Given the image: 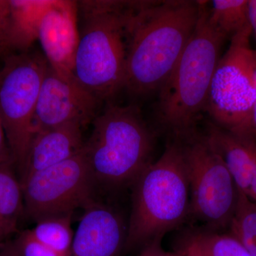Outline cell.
I'll use <instances>...</instances> for the list:
<instances>
[{
	"label": "cell",
	"instance_id": "5bb4252c",
	"mask_svg": "<svg viewBox=\"0 0 256 256\" xmlns=\"http://www.w3.org/2000/svg\"><path fill=\"white\" fill-rule=\"evenodd\" d=\"M205 136L226 165L238 190L248 196L256 148V131L229 132L210 122Z\"/></svg>",
	"mask_w": 256,
	"mask_h": 256
},
{
	"label": "cell",
	"instance_id": "52a82bcc",
	"mask_svg": "<svg viewBox=\"0 0 256 256\" xmlns=\"http://www.w3.org/2000/svg\"><path fill=\"white\" fill-rule=\"evenodd\" d=\"M47 67L43 54L28 52L6 57L0 69V118L18 178L33 137L34 116Z\"/></svg>",
	"mask_w": 256,
	"mask_h": 256
},
{
	"label": "cell",
	"instance_id": "ba28073f",
	"mask_svg": "<svg viewBox=\"0 0 256 256\" xmlns=\"http://www.w3.org/2000/svg\"><path fill=\"white\" fill-rule=\"evenodd\" d=\"M182 140L190 186V213L210 230L229 226L238 200V188L220 154L205 134Z\"/></svg>",
	"mask_w": 256,
	"mask_h": 256
},
{
	"label": "cell",
	"instance_id": "d4e9b609",
	"mask_svg": "<svg viewBox=\"0 0 256 256\" xmlns=\"http://www.w3.org/2000/svg\"><path fill=\"white\" fill-rule=\"evenodd\" d=\"M248 196L256 203V148L252 165V178H250V188Z\"/></svg>",
	"mask_w": 256,
	"mask_h": 256
},
{
	"label": "cell",
	"instance_id": "9a60e30c",
	"mask_svg": "<svg viewBox=\"0 0 256 256\" xmlns=\"http://www.w3.org/2000/svg\"><path fill=\"white\" fill-rule=\"evenodd\" d=\"M13 162L0 164V247L18 232L24 214L22 188Z\"/></svg>",
	"mask_w": 256,
	"mask_h": 256
},
{
	"label": "cell",
	"instance_id": "6da1fadb",
	"mask_svg": "<svg viewBox=\"0 0 256 256\" xmlns=\"http://www.w3.org/2000/svg\"><path fill=\"white\" fill-rule=\"evenodd\" d=\"M200 1H142L132 20L124 89L136 96L158 92L193 34Z\"/></svg>",
	"mask_w": 256,
	"mask_h": 256
},
{
	"label": "cell",
	"instance_id": "7c38bea8",
	"mask_svg": "<svg viewBox=\"0 0 256 256\" xmlns=\"http://www.w3.org/2000/svg\"><path fill=\"white\" fill-rule=\"evenodd\" d=\"M84 208L68 256H119L126 247L128 228L121 216L94 202Z\"/></svg>",
	"mask_w": 256,
	"mask_h": 256
},
{
	"label": "cell",
	"instance_id": "cb8c5ba5",
	"mask_svg": "<svg viewBox=\"0 0 256 256\" xmlns=\"http://www.w3.org/2000/svg\"><path fill=\"white\" fill-rule=\"evenodd\" d=\"M248 21L256 41V0H248Z\"/></svg>",
	"mask_w": 256,
	"mask_h": 256
},
{
	"label": "cell",
	"instance_id": "7a4b0ae2",
	"mask_svg": "<svg viewBox=\"0 0 256 256\" xmlns=\"http://www.w3.org/2000/svg\"><path fill=\"white\" fill-rule=\"evenodd\" d=\"M141 2H78L82 28L74 76L101 102L124 89L132 20Z\"/></svg>",
	"mask_w": 256,
	"mask_h": 256
},
{
	"label": "cell",
	"instance_id": "7402d4cb",
	"mask_svg": "<svg viewBox=\"0 0 256 256\" xmlns=\"http://www.w3.org/2000/svg\"><path fill=\"white\" fill-rule=\"evenodd\" d=\"M162 238H158L151 240L142 247L138 256H183L178 250L169 252L162 247Z\"/></svg>",
	"mask_w": 256,
	"mask_h": 256
},
{
	"label": "cell",
	"instance_id": "5b68a950",
	"mask_svg": "<svg viewBox=\"0 0 256 256\" xmlns=\"http://www.w3.org/2000/svg\"><path fill=\"white\" fill-rule=\"evenodd\" d=\"M92 124L82 151L95 182L112 188L133 184L152 162L154 146L139 108L108 104Z\"/></svg>",
	"mask_w": 256,
	"mask_h": 256
},
{
	"label": "cell",
	"instance_id": "2e32d148",
	"mask_svg": "<svg viewBox=\"0 0 256 256\" xmlns=\"http://www.w3.org/2000/svg\"><path fill=\"white\" fill-rule=\"evenodd\" d=\"M176 250L183 256H252L230 234L206 228L188 232Z\"/></svg>",
	"mask_w": 256,
	"mask_h": 256
},
{
	"label": "cell",
	"instance_id": "277c9868",
	"mask_svg": "<svg viewBox=\"0 0 256 256\" xmlns=\"http://www.w3.org/2000/svg\"><path fill=\"white\" fill-rule=\"evenodd\" d=\"M126 247L144 246L176 228L190 214V186L182 140L174 138L133 184Z\"/></svg>",
	"mask_w": 256,
	"mask_h": 256
},
{
	"label": "cell",
	"instance_id": "8992f818",
	"mask_svg": "<svg viewBox=\"0 0 256 256\" xmlns=\"http://www.w3.org/2000/svg\"><path fill=\"white\" fill-rule=\"evenodd\" d=\"M252 34L248 26L230 40L228 50L217 64L207 96L204 114L212 124L229 132L256 130Z\"/></svg>",
	"mask_w": 256,
	"mask_h": 256
},
{
	"label": "cell",
	"instance_id": "d6986e66",
	"mask_svg": "<svg viewBox=\"0 0 256 256\" xmlns=\"http://www.w3.org/2000/svg\"><path fill=\"white\" fill-rule=\"evenodd\" d=\"M228 228L252 256H256V203L238 190V200Z\"/></svg>",
	"mask_w": 256,
	"mask_h": 256
},
{
	"label": "cell",
	"instance_id": "3957f363",
	"mask_svg": "<svg viewBox=\"0 0 256 256\" xmlns=\"http://www.w3.org/2000/svg\"><path fill=\"white\" fill-rule=\"evenodd\" d=\"M226 38L210 24L208 1H200L196 28L172 72L158 90L156 118L176 139L197 132Z\"/></svg>",
	"mask_w": 256,
	"mask_h": 256
},
{
	"label": "cell",
	"instance_id": "e0dca14e",
	"mask_svg": "<svg viewBox=\"0 0 256 256\" xmlns=\"http://www.w3.org/2000/svg\"><path fill=\"white\" fill-rule=\"evenodd\" d=\"M248 0L208 1V20L210 24L226 38H230L250 26Z\"/></svg>",
	"mask_w": 256,
	"mask_h": 256
},
{
	"label": "cell",
	"instance_id": "484cf974",
	"mask_svg": "<svg viewBox=\"0 0 256 256\" xmlns=\"http://www.w3.org/2000/svg\"><path fill=\"white\" fill-rule=\"evenodd\" d=\"M254 85H255L256 89V50H254ZM254 127L256 130V96L255 105H254Z\"/></svg>",
	"mask_w": 256,
	"mask_h": 256
},
{
	"label": "cell",
	"instance_id": "ffe728a7",
	"mask_svg": "<svg viewBox=\"0 0 256 256\" xmlns=\"http://www.w3.org/2000/svg\"><path fill=\"white\" fill-rule=\"evenodd\" d=\"M0 256H62L41 242H37L28 233L22 232L18 238L8 244Z\"/></svg>",
	"mask_w": 256,
	"mask_h": 256
},
{
	"label": "cell",
	"instance_id": "603a6c76",
	"mask_svg": "<svg viewBox=\"0 0 256 256\" xmlns=\"http://www.w3.org/2000/svg\"><path fill=\"white\" fill-rule=\"evenodd\" d=\"M9 162H14L9 146H8V140H6L2 121L0 118V164Z\"/></svg>",
	"mask_w": 256,
	"mask_h": 256
},
{
	"label": "cell",
	"instance_id": "44dd1931",
	"mask_svg": "<svg viewBox=\"0 0 256 256\" xmlns=\"http://www.w3.org/2000/svg\"><path fill=\"white\" fill-rule=\"evenodd\" d=\"M13 18L10 0H0V57L4 60L12 55Z\"/></svg>",
	"mask_w": 256,
	"mask_h": 256
},
{
	"label": "cell",
	"instance_id": "8fae6325",
	"mask_svg": "<svg viewBox=\"0 0 256 256\" xmlns=\"http://www.w3.org/2000/svg\"><path fill=\"white\" fill-rule=\"evenodd\" d=\"M78 2L52 0L42 14L37 41L50 68L64 76H74L78 48Z\"/></svg>",
	"mask_w": 256,
	"mask_h": 256
},
{
	"label": "cell",
	"instance_id": "30bf717a",
	"mask_svg": "<svg viewBox=\"0 0 256 256\" xmlns=\"http://www.w3.org/2000/svg\"><path fill=\"white\" fill-rule=\"evenodd\" d=\"M74 76L58 74L48 64L33 119V136L43 130L94 121L101 104Z\"/></svg>",
	"mask_w": 256,
	"mask_h": 256
},
{
	"label": "cell",
	"instance_id": "ac0fdd59",
	"mask_svg": "<svg viewBox=\"0 0 256 256\" xmlns=\"http://www.w3.org/2000/svg\"><path fill=\"white\" fill-rule=\"evenodd\" d=\"M72 215L47 217L36 222L28 233L37 242L62 256H68L74 233L72 228Z\"/></svg>",
	"mask_w": 256,
	"mask_h": 256
},
{
	"label": "cell",
	"instance_id": "4fadbf2b",
	"mask_svg": "<svg viewBox=\"0 0 256 256\" xmlns=\"http://www.w3.org/2000/svg\"><path fill=\"white\" fill-rule=\"evenodd\" d=\"M82 127L79 124L43 130L34 134L20 182L28 175L70 159L84 148Z\"/></svg>",
	"mask_w": 256,
	"mask_h": 256
},
{
	"label": "cell",
	"instance_id": "9c48e42d",
	"mask_svg": "<svg viewBox=\"0 0 256 256\" xmlns=\"http://www.w3.org/2000/svg\"><path fill=\"white\" fill-rule=\"evenodd\" d=\"M84 149V148H82ZM92 176L84 151L70 159L28 175L21 182L24 214L34 222L73 214L92 203Z\"/></svg>",
	"mask_w": 256,
	"mask_h": 256
}]
</instances>
